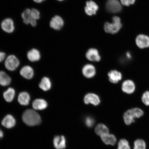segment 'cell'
<instances>
[{"mask_svg": "<svg viewBox=\"0 0 149 149\" xmlns=\"http://www.w3.org/2000/svg\"><path fill=\"white\" fill-rule=\"evenodd\" d=\"M15 119L11 115L5 116L1 122L2 125L7 128H12L16 124Z\"/></svg>", "mask_w": 149, "mask_h": 149, "instance_id": "17", "label": "cell"}, {"mask_svg": "<svg viewBox=\"0 0 149 149\" xmlns=\"http://www.w3.org/2000/svg\"><path fill=\"white\" fill-rule=\"evenodd\" d=\"M141 99L145 105L149 106V91H146L143 94Z\"/></svg>", "mask_w": 149, "mask_h": 149, "instance_id": "31", "label": "cell"}, {"mask_svg": "<svg viewBox=\"0 0 149 149\" xmlns=\"http://www.w3.org/2000/svg\"><path fill=\"white\" fill-rule=\"evenodd\" d=\"M64 25V22L60 16L56 15L52 18L49 26L52 29L58 31L61 29Z\"/></svg>", "mask_w": 149, "mask_h": 149, "instance_id": "8", "label": "cell"}, {"mask_svg": "<svg viewBox=\"0 0 149 149\" xmlns=\"http://www.w3.org/2000/svg\"><path fill=\"white\" fill-rule=\"evenodd\" d=\"M48 104L45 100L42 99H37L33 101V107L35 109L42 110L47 107Z\"/></svg>", "mask_w": 149, "mask_h": 149, "instance_id": "21", "label": "cell"}, {"mask_svg": "<svg viewBox=\"0 0 149 149\" xmlns=\"http://www.w3.org/2000/svg\"><path fill=\"white\" fill-rule=\"evenodd\" d=\"M53 144L56 149H64L66 148V139L64 136H56L53 139Z\"/></svg>", "mask_w": 149, "mask_h": 149, "instance_id": "11", "label": "cell"}, {"mask_svg": "<svg viewBox=\"0 0 149 149\" xmlns=\"http://www.w3.org/2000/svg\"><path fill=\"white\" fill-rule=\"evenodd\" d=\"M121 3L125 6H129L134 3L135 0H120Z\"/></svg>", "mask_w": 149, "mask_h": 149, "instance_id": "32", "label": "cell"}, {"mask_svg": "<svg viewBox=\"0 0 149 149\" xmlns=\"http://www.w3.org/2000/svg\"><path fill=\"white\" fill-rule=\"evenodd\" d=\"M98 9V5L92 1H87L85 8V12L89 16H92L96 14Z\"/></svg>", "mask_w": 149, "mask_h": 149, "instance_id": "13", "label": "cell"}, {"mask_svg": "<svg viewBox=\"0 0 149 149\" xmlns=\"http://www.w3.org/2000/svg\"><path fill=\"white\" fill-rule=\"evenodd\" d=\"M31 14L33 19L37 20L40 18V13L36 9H31Z\"/></svg>", "mask_w": 149, "mask_h": 149, "instance_id": "29", "label": "cell"}, {"mask_svg": "<svg viewBox=\"0 0 149 149\" xmlns=\"http://www.w3.org/2000/svg\"><path fill=\"white\" fill-rule=\"evenodd\" d=\"M135 89V84L131 80H126L122 84V91L127 94H132L134 92Z\"/></svg>", "mask_w": 149, "mask_h": 149, "instance_id": "14", "label": "cell"}, {"mask_svg": "<svg viewBox=\"0 0 149 149\" xmlns=\"http://www.w3.org/2000/svg\"><path fill=\"white\" fill-rule=\"evenodd\" d=\"M84 102L86 104H92L94 106L99 105L100 100L99 97L94 93H88L84 98Z\"/></svg>", "mask_w": 149, "mask_h": 149, "instance_id": "9", "label": "cell"}, {"mask_svg": "<svg viewBox=\"0 0 149 149\" xmlns=\"http://www.w3.org/2000/svg\"><path fill=\"white\" fill-rule=\"evenodd\" d=\"M15 94V92L14 89L12 88H9L3 93V98L6 102H11L13 100Z\"/></svg>", "mask_w": 149, "mask_h": 149, "instance_id": "26", "label": "cell"}, {"mask_svg": "<svg viewBox=\"0 0 149 149\" xmlns=\"http://www.w3.org/2000/svg\"><path fill=\"white\" fill-rule=\"evenodd\" d=\"M95 132L98 135L101 136L109 133V128L105 125L100 124L97 125L95 128Z\"/></svg>", "mask_w": 149, "mask_h": 149, "instance_id": "25", "label": "cell"}, {"mask_svg": "<svg viewBox=\"0 0 149 149\" xmlns=\"http://www.w3.org/2000/svg\"><path fill=\"white\" fill-rule=\"evenodd\" d=\"M34 2L36 3H40L43 2L45 1L46 0H33Z\"/></svg>", "mask_w": 149, "mask_h": 149, "instance_id": "34", "label": "cell"}, {"mask_svg": "<svg viewBox=\"0 0 149 149\" xmlns=\"http://www.w3.org/2000/svg\"><path fill=\"white\" fill-rule=\"evenodd\" d=\"M146 144L143 140H136L134 143V149H146Z\"/></svg>", "mask_w": 149, "mask_h": 149, "instance_id": "27", "label": "cell"}, {"mask_svg": "<svg viewBox=\"0 0 149 149\" xmlns=\"http://www.w3.org/2000/svg\"><path fill=\"white\" fill-rule=\"evenodd\" d=\"M106 8L108 12L116 13L120 12L122 6L118 0H108L106 4Z\"/></svg>", "mask_w": 149, "mask_h": 149, "instance_id": "5", "label": "cell"}, {"mask_svg": "<svg viewBox=\"0 0 149 149\" xmlns=\"http://www.w3.org/2000/svg\"><path fill=\"white\" fill-rule=\"evenodd\" d=\"M20 73L22 77L28 79H30L33 77L34 72L33 69L29 66H24L20 70Z\"/></svg>", "mask_w": 149, "mask_h": 149, "instance_id": "18", "label": "cell"}, {"mask_svg": "<svg viewBox=\"0 0 149 149\" xmlns=\"http://www.w3.org/2000/svg\"><path fill=\"white\" fill-rule=\"evenodd\" d=\"M144 112L141 109L134 108L128 110L125 113L124 120L127 125H130L132 123L135 122L134 119L139 118L142 116Z\"/></svg>", "mask_w": 149, "mask_h": 149, "instance_id": "2", "label": "cell"}, {"mask_svg": "<svg viewBox=\"0 0 149 149\" xmlns=\"http://www.w3.org/2000/svg\"><path fill=\"white\" fill-rule=\"evenodd\" d=\"M22 120L25 123L29 126L38 125L41 122V118L38 113L33 110L27 109L22 115Z\"/></svg>", "mask_w": 149, "mask_h": 149, "instance_id": "1", "label": "cell"}, {"mask_svg": "<svg viewBox=\"0 0 149 149\" xmlns=\"http://www.w3.org/2000/svg\"><path fill=\"white\" fill-rule=\"evenodd\" d=\"M10 77L4 72L0 71V85L3 86H8L11 83Z\"/></svg>", "mask_w": 149, "mask_h": 149, "instance_id": "23", "label": "cell"}, {"mask_svg": "<svg viewBox=\"0 0 149 149\" xmlns=\"http://www.w3.org/2000/svg\"><path fill=\"white\" fill-rule=\"evenodd\" d=\"M112 23L107 22L104 25V29L106 32L111 34L118 33L122 27V24L120 17L114 16L112 19Z\"/></svg>", "mask_w": 149, "mask_h": 149, "instance_id": "3", "label": "cell"}, {"mask_svg": "<svg viewBox=\"0 0 149 149\" xmlns=\"http://www.w3.org/2000/svg\"><path fill=\"white\" fill-rule=\"evenodd\" d=\"M19 61L15 56L11 55L7 57L5 62V68L10 71H14L19 65Z\"/></svg>", "mask_w": 149, "mask_h": 149, "instance_id": "4", "label": "cell"}, {"mask_svg": "<svg viewBox=\"0 0 149 149\" xmlns=\"http://www.w3.org/2000/svg\"><path fill=\"white\" fill-rule=\"evenodd\" d=\"M21 17L23 23L26 25H31L33 27L36 26L37 21L33 18L31 14V9L26 8L21 14Z\"/></svg>", "mask_w": 149, "mask_h": 149, "instance_id": "6", "label": "cell"}, {"mask_svg": "<svg viewBox=\"0 0 149 149\" xmlns=\"http://www.w3.org/2000/svg\"><path fill=\"white\" fill-rule=\"evenodd\" d=\"M136 43L137 46L141 49L148 47L149 37L145 35H139L136 38Z\"/></svg>", "mask_w": 149, "mask_h": 149, "instance_id": "10", "label": "cell"}, {"mask_svg": "<svg viewBox=\"0 0 149 149\" xmlns=\"http://www.w3.org/2000/svg\"><path fill=\"white\" fill-rule=\"evenodd\" d=\"M86 57L88 60L92 61H99L101 57L97 50L94 48H91L88 50L86 54Z\"/></svg>", "mask_w": 149, "mask_h": 149, "instance_id": "15", "label": "cell"}, {"mask_svg": "<svg viewBox=\"0 0 149 149\" xmlns=\"http://www.w3.org/2000/svg\"><path fill=\"white\" fill-rule=\"evenodd\" d=\"M6 57V54L4 52H0V63L4 60Z\"/></svg>", "mask_w": 149, "mask_h": 149, "instance_id": "33", "label": "cell"}, {"mask_svg": "<svg viewBox=\"0 0 149 149\" xmlns=\"http://www.w3.org/2000/svg\"><path fill=\"white\" fill-rule=\"evenodd\" d=\"M3 132L0 129V139L2 138L3 137Z\"/></svg>", "mask_w": 149, "mask_h": 149, "instance_id": "35", "label": "cell"}, {"mask_svg": "<svg viewBox=\"0 0 149 149\" xmlns=\"http://www.w3.org/2000/svg\"><path fill=\"white\" fill-rule=\"evenodd\" d=\"M109 81L111 82L116 84L122 79V74L116 70H112L108 73Z\"/></svg>", "mask_w": 149, "mask_h": 149, "instance_id": "19", "label": "cell"}, {"mask_svg": "<svg viewBox=\"0 0 149 149\" xmlns=\"http://www.w3.org/2000/svg\"><path fill=\"white\" fill-rule=\"evenodd\" d=\"M30 100V97L26 92H22L18 95V100L20 105L26 106L29 105Z\"/></svg>", "mask_w": 149, "mask_h": 149, "instance_id": "22", "label": "cell"}, {"mask_svg": "<svg viewBox=\"0 0 149 149\" xmlns=\"http://www.w3.org/2000/svg\"><path fill=\"white\" fill-rule=\"evenodd\" d=\"M117 149H130L128 141L125 139H121L119 141Z\"/></svg>", "mask_w": 149, "mask_h": 149, "instance_id": "28", "label": "cell"}, {"mask_svg": "<svg viewBox=\"0 0 149 149\" xmlns=\"http://www.w3.org/2000/svg\"><path fill=\"white\" fill-rule=\"evenodd\" d=\"M27 58L31 62H36L40 60L41 55L40 51L36 48H32L27 52Z\"/></svg>", "mask_w": 149, "mask_h": 149, "instance_id": "16", "label": "cell"}, {"mask_svg": "<svg viewBox=\"0 0 149 149\" xmlns=\"http://www.w3.org/2000/svg\"><path fill=\"white\" fill-rule=\"evenodd\" d=\"M126 56L128 58H131V55H130V53H129V52H127V53H126Z\"/></svg>", "mask_w": 149, "mask_h": 149, "instance_id": "36", "label": "cell"}, {"mask_svg": "<svg viewBox=\"0 0 149 149\" xmlns=\"http://www.w3.org/2000/svg\"><path fill=\"white\" fill-rule=\"evenodd\" d=\"M85 122L86 125L87 127H91L94 125L95 120L92 117H87L85 119Z\"/></svg>", "mask_w": 149, "mask_h": 149, "instance_id": "30", "label": "cell"}, {"mask_svg": "<svg viewBox=\"0 0 149 149\" xmlns=\"http://www.w3.org/2000/svg\"><path fill=\"white\" fill-rule=\"evenodd\" d=\"M102 141L105 144L107 145H114L116 144L117 139L114 135L108 133L101 136Z\"/></svg>", "mask_w": 149, "mask_h": 149, "instance_id": "20", "label": "cell"}, {"mask_svg": "<svg viewBox=\"0 0 149 149\" xmlns=\"http://www.w3.org/2000/svg\"><path fill=\"white\" fill-rule=\"evenodd\" d=\"M57 1H64V0H57Z\"/></svg>", "mask_w": 149, "mask_h": 149, "instance_id": "37", "label": "cell"}, {"mask_svg": "<svg viewBox=\"0 0 149 149\" xmlns=\"http://www.w3.org/2000/svg\"><path fill=\"white\" fill-rule=\"evenodd\" d=\"M82 73L85 77L90 79L94 77L95 75V68L92 65L87 64L84 66L82 69Z\"/></svg>", "mask_w": 149, "mask_h": 149, "instance_id": "12", "label": "cell"}, {"mask_svg": "<svg viewBox=\"0 0 149 149\" xmlns=\"http://www.w3.org/2000/svg\"><path fill=\"white\" fill-rule=\"evenodd\" d=\"M39 87L42 90L47 91L51 88L52 84L51 81L47 77H44L39 84Z\"/></svg>", "mask_w": 149, "mask_h": 149, "instance_id": "24", "label": "cell"}, {"mask_svg": "<svg viewBox=\"0 0 149 149\" xmlns=\"http://www.w3.org/2000/svg\"><path fill=\"white\" fill-rule=\"evenodd\" d=\"M1 27L5 32L8 33H12L15 29L14 22L10 18H5L1 22Z\"/></svg>", "mask_w": 149, "mask_h": 149, "instance_id": "7", "label": "cell"}]
</instances>
